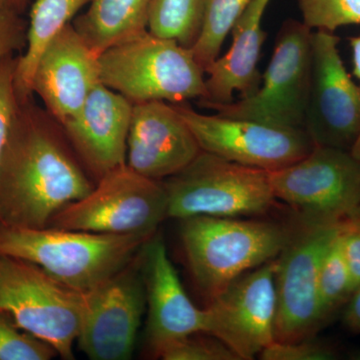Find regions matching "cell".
I'll return each instance as SVG.
<instances>
[{
	"label": "cell",
	"instance_id": "cell-15",
	"mask_svg": "<svg viewBox=\"0 0 360 360\" xmlns=\"http://www.w3.org/2000/svg\"><path fill=\"white\" fill-rule=\"evenodd\" d=\"M99 84V56L70 23L42 51L32 92L40 97L47 113L63 125L77 115Z\"/></svg>",
	"mask_w": 360,
	"mask_h": 360
},
{
	"label": "cell",
	"instance_id": "cell-29",
	"mask_svg": "<svg viewBox=\"0 0 360 360\" xmlns=\"http://www.w3.org/2000/svg\"><path fill=\"white\" fill-rule=\"evenodd\" d=\"M259 356L264 360H330L335 359L338 354L333 347L309 338L296 342L274 341Z\"/></svg>",
	"mask_w": 360,
	"mask_h": 360
},
{
	"label": "cell",
	"instance_id": "cell-10",
	"mask_svg": "<svg viewBox=\"0 0 360 360\" xmlns=\"http://www.w3.org/2000/svg\"><path fill=\"white\" fill-rule=\"evenodd\" d=\"M269 180L276 200L309 221L340 224L360 203V161L343 149L314 146L302 160L270 172Z\"/></svg>",
	"mask_w": 360,
	"mask_h": 360
},
{
	"label": "cell",
	"instance_id": "cell-9",
	"mask_svg": "<svg viewBox=\"0 0 360 360\" xmlns=\"http://www.w3.org/2000/svg\"><path fill=\"white\" fill-rule=\"evenodd\" d=\"M341 222L321 224L298 217L293 225L290 239L276 257V341L314 338L326 323L319 297V265Z\"/></svg>",
	"mask_w": 360,
	"mask_h": 360
},
{
	"label": "cell",
	"instance_id": "cell-22",
	"mask_svg": "<svg viewBox=\"0 0 360 360\" xmlns=\"http://www.w3.org/2000/svg\"><path fill=\"white\" fill-rule=\"evenodd\" d=\"M205 0H151L148 30L191 49L198 39Z\"/></svg>",
	"mask_w": 360,
	"mask_h": 360
},
{
	"label": "cell",
	"instance_id": "cell-16",
	"mask_svg": "<svg viewBox=\"0 0 360 360\" xmlns=\"http://www.w3.org/2000/svg\"><path fill=\"white\" fill-rule=\"evenodd\" d=\"M201 149L174 104L135 103L132 108L127 165L142 176L163 180L186 167Z\"/></svg>",
	"mask_w": 360,
	"mask_h": 360
},
{
	"label": "cell",
	"instance_id": "cell-17",
	"mask_svg": "<svg viewBox=\"0 0 360 360\" xmlns=\"http://www.w3.org/2000/svg\"><path fill=\"white\" fill-rule=\"evenodd\" d=\"M146 290V343L158 357L165 345L194 333H205V309L193 304L168 257L165 241L155 234L143 248Z\"/></svg>",
	"mask_w": 360,
	"mask_h": 360
},
{
	"label": "cell",
	"instance_id": "cell-12",
	"mask_svg": "<svg viewBox=\"0 0 360 360\" xmlns=\"http://www.w3.org/2000/svg\"><path fill=\"white\" fill-rule=\"evenodd\" d=\"M174 106L201 150L245 167L274 172L302 160L314 148L304 129L205 115L186 103Z\"/></svg>",
	"mask_w": 360,
	"mask_h": 360
},
{
	"label": "cell",
	"instance_id": "cell-26",
	"mask_svg": "<svg viewBox=\"0 0 360 360\" xmlns=\"http://www.w3.org/2000/svg\"><path fill=\"white\" fill-rule=\"evenodd\" d=\"M58 355L51 345L26 333L0 310V360H51Z\"/></svg>",
	"mask_w": 360,
	"mask_h": 360
},
{
	"label": "cell",
	"instance_id": "cell-28",
	"mask_svg": "<svg viewBox=\"0 0 360 360\" xmlns=\"http://www.w3.org/2000/svg\"><path fill=\"white\" fill-rule=\"evenodd\" d=\"M16 63L14 54L0 60V160L20 103L15 87Z\"/></svg>",
	"mask_w": 360,
	"mask_h": 360
},
{
	"label": "cell",
	"instance_id": "cell-35",
	"mask_svg": "<svg viewBox=\"0 0 360 360\" xmlns=\"http://www.w3.org/2000/svg\"><path fill=\"white\" fill-rule=\"evenodd\" d=\"M356 217V219H360V203H359V207H357L356 210H355L354 215H352V217Z\"/></svg>",
	"mask_w": 360,
	"mask_h": 360
},
{
	"label": "cell",
	"instance_id": "cell-30",
	"mask_svg": "<svg viewBox=\"0 0 360 360\" xmlns=\"http://www.w3.org/2000/svg\"><path fill=\"white\" fill-rule=\"evenodd\" d=\"M340 243L347 262L352 288H360V219L348 217L340 227Z\"/></svg>",
	"mask_w": 360,
	"mask_h": 360
},
{
	"label": "cell",
	"instance_id": "cell-6",
	"mask_svg": "<svg viewBox=\"0 0 360 360\" xmlns=\"http://www.w3.org/2000/svg\"><path fill=\"white\" fill-rule=\"evenodd\" d=\"M0 310L26 333L73 357L84 312V293L49 276L39 265L0 255Z\"/></svg>",
	"mask_w": 360,
	"mask_h": 360
},
{
	"label": "cell",
	"instance_id": "cell-33",
	"mask_svg": "<svg viewBox=\"0 0 360 360\" xmlns=\"http://www.w3.org/2000/svg\"><path fill=\"white\" fill-rule=\"evenodd\" d=\"M349 41L352 51V59H354V75L360 79V35L352 37ZM350 153L360 161V134Z\"/></svg>",
	"mask_w": 360,
	"mask_h": 360
},
{
	"label": "cell",
	"instance_id": "cell-11",
	"mask_svg": "<svg viewBox=\"0 0 360 360\" xmlns=\"http://www.w3.org/2000/svg\"><path fill=\"white\" fill-rule=\"evenodd\" d=\"M143 248L120 271L84 292V317L77 341L89 359L127 360L134 355L146 309Z\"/></svg>",
	"mask_w": 360,
	"mask_h": 360
},
{
	"label": "cell",
	"instance_id": "cell-4",
	"mask_svg": "<svg viewBox=\"0 0 360 360\" xmlns=\"http://www.w3.org/2000/svg\"><path fill=\"white\" fill-rule=\"evenodd\" d=\"M101 84L132 104L205 98V71L191 49L148 32L99 56Z\"/></svg>",
	"mask_w": 360,
	"mask_h": 360
},
{
	"label": "cell",
	"instance_id": "cell-2",
	"mask_svg": "<svg viewBox=\"0 0 360 360\" xmlns=\"http://www.w3.org/2000/svg\"><path fill=\"white\" fill-rule=\"evenodd\" d=\"M155 234L21 229L0 224V255L32 262L59 283L86 292L129 264Z\"/></svg>",
	"mask_w": 360,
	"mask_h": 360
},
{
	"label": "cell",
	"instance_id": "cell-31",
	"mask_svg": "<svg viewBox=\"0 0 360 360\" xmlns=\"http://www.w3.org/2000/svg\"><path fill=\"white\" fill-rule=\"evenodd\" d=\"M26 32L20 13L0 7V60L25 46Z\"/></svg>",
	"mask_w": 360,
	"mask_h": 360
},
{
	"label": "cell",
	"instance_id": "cell-14",
	"mask_svg": "<svg viewBox=\"0 0 360 360\" xmlns=\"http://www.w3.org/2000/svg\"><path fill=\"white\" fill-rule=\"evenodd\" d=\"M276 257L229 283L208 302L206 335L250 360L276 341Z\"/></svg>",
	"mask_w": 360,
	"mask_h": 360
},
{
	"label": "cell",
	"instance_id": "cell-3",
	"mask_svg": "<svg viewBox=\"0 0 360 360\" xmlns=\"http://www.w3.org/2000/svg\"><path fill=\"white\" fill-rule=\"evenodd\" d=\"M292 226L236 217L181 219L180 238L193 281L210 302L229 283L278 257Z\"/></svg>",
	"mask_w": 360,
	"mask_h": 360
},
{
	"label": "cell",
	"instance_id": "cell-24",
	"mask_svg": "<svg viewBox=\"0 0 360 360\" xmlns=\"http://www.w3.org/2000/svg\"><path fill=\"white\" fill-rule=\"evenodd\" d=\"M340 227L326 248L319 265V297L322 316L326 322L335 314L336 310L347 304L354 292L341 250Z\"/></svg>",
	"mask_w": 360,
	"mask_h": 360
},
{
	"label": "cell",
	"instance_id": "cell-23",
	"mask_svg": "<svg viewBox=\"0 0 360 360\" xmlns=\"http://www.w3.org/2000/svg\"><path fill=\"white\" fill-rule=\"evenodd\" d=\"M252 0H205L198 39L191 47L194 58L203 70L219 58L227 35Z\"/></svg>",
	"mask_w": 360,
	"mask_h": 360
},
{
	"label": "cell",
	"instance_id": "cell-32",
	"mask_svg": "<svg viewBox=\"0 0 360 360\" xmlns=\"http://www.w3.org/2000/svg\"><path fill=\"white\" fill-rule=\"evenodd\" d=\"M343 322L352 333H360V288L354 291L345 304Z\"/></svg>",
	"mask_w": 360,
	"mask_h": 360
},
{
	"label": "cell",
	"instance_id": "cell-27",
	"mask_svg": "<svg viewBox=\"0 0 360 360\" xmlns=\"http://www.w3.org/2000/svg\"><path fill=\"white\" fill-rule=\"evenodd\" d=\"M158 357L165 360H239L222 341L201 333L172 341L160 350Z\"/></svg>",
	"mask_w": 360,
	"mask_h": 360
},
{
	"label": "cell",
	"instance_id": "cell-13",
	"mask_svg": "<svg viewBox=\"0 0 360 360\" xmlns=\"http://www.w3.org/2000/svg\"><path fill=\"white\" fill-rule=\"evenodd\" d=\"M340 37L319 30L311 37V84L304 129L314 146L352 150L360 134V86L341 59Z\"/></svg>",
	"mask_w": 360,
	"mask_h": 360
},
{
	"label": "cell",
	"instance_id": "cell-1",
	"mask_svg": "<svg viewBox=\"0 0 360 360\" xmlns=\"http://www.w3.org/2000/svg\"><path fill=\"white\" fill-rule=\"evenodd\" d=\"M32 98L20 101L2 151L0 224L44 229L94 186L68 148L61 125Z\"/></svg>",
	"mask_w": 360,
	"mask_h": 360
},
{
	"label": "cell",
	"instance_id": "cell-25",
	"mask_svg": "<svg viewBox=\"0 0 360 360\" xmlns=\"http://www.w3.org/2000/svg\"><path fill=\"white\" fill-rule=\"evenodd\" d=\"M302 22L310 30L335 32L342 26L359 25L360 0H296Z\"/></svg>",
	"mask_w": 360,
	"mask_h": 360
},
{
	"label": "cell",
	"instance_id": "cell-20",
	"mask_svg": "<svg viewBox=\"0 0 360 360\" xmlns=\"http://www.w3.org/2000/svg\"><path fill=\"white\" fill-rule=\"evenodd\" d=\"M151 0H90L86 13L72 20L73 27L101 56L148 32Z\"/></svg>",
	"mask_w": 360,
	"mask_h": 360
},
{
	"label": "cell",
	"instance_id": "cell-21",
	"mask_svg": "<svg viewBox=\"0 0 360 360\" xmlns=\"http://www.w3.org/2000/svg\"><path fill=\"white\" fill-rule=\"evenodd\" d=\"M90 0H37L30 11L25 51L15 68L16 94L20 101L32 98V80L40 56L47 44Z\"/></svg>",
	"mask_w": 360,
	"mask_h": 360
},
{
	"label": "cell",
	"instance_id": "cell-5",
	"mask_svg": "<svg viewBox=\"0 0 360 360\" xmlns=\"http://www.w3.org/2000/svg\"><path fill=\"white\" fill-rule=\"evenodd\" d=\"M162 182L168 219L264 214L276 200L269 172L202 150L186 167Z\"/></svg>",
	"mask_w": 360,
	"mask_h": 360
},
{
	"label": "cell",
	"instance_id": "cell-19",
	"mask_svg": "<svg viewBox=\"0 0 360 360\" xmlns=\"http://www.w3.org/2000/svg\"><path fill=\"white\" fill-rule=\"evenodd\" d=\"M270 0H252L232 27L229 51L206 70V96L200 104H226L233 101L234 92L241 98L250 96L262 82L258 60L265 39L262 18Z\"/></svg>",
	"mask_w": 360,
	"mask_h": 360
},
{
	"label": "cell",
	"instance_id": "cell-18",
	"mask_svg": "<svg viewBox=\"0 0 360 360\" xmlns=\"http://www.w3.org/2000/svg\"><path fill=\"white\" fill-rule=\"evenodd\" d=\"M132 108L129 99L99 84L77 115L61 125L73 150L96 181L127 165Z\"/></svg>",
	"mask_w": 360,
	"mask_h": 360
},
{
	"label": "cell",
	"instance_id": "cell-8",
	"mask_svg": "<svg viewBox=\"0 0 360 360\" xmlns=\"http://www.w3.org/2000/svg\"><path fill=\"white\" fill-rule=\"evenodd\" d=\"M168 219L162 180L148 179L127 165L96 181L84 198L63 208L47 226L108 234H155Z\"/></svg>",
	"mask_w": 360,
	"mask_h": 360
},
{
	"label": "cell",
	"instance_id": "cell-7",
	"mask_svg": "<svg viewBox=\"0 0 360 360\" xmlns=\"http://www.w3.org/2000/svg\"><path fill=\"white\" fill-rule=\"evenodd\" d=\"M312 30L302 21L286 20L262 82L250 96L226 104H201L217 115L304 129L311 84Z\"/></svg>",
	"mask_w": 360,
	"mask_h": 360
},
{
	"label": "cell",
	"instance_id": "cell-34",
	"mask_svg": "<svg viewBox=\"0 0 360 360\" xmlns=\"http://www.w3.org/2000/svg\"><path fill=\"white\" fill-rule=\"evenodd\" d=\"M26 1L27 0H0V7L20 14L21 11L25 8Z\"/></svg>",
	"mask_w": 360,
	"mask_h": 360
}]
</instances>
